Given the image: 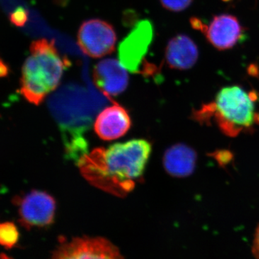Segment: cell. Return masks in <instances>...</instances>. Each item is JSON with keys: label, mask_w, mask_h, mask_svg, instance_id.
Here are the masks:
<instances>
[{"label": "cell", "mask_w": 259, "mask_h": 259, "mask_svg": "<svg viewBox=\"0 0 259 259\" xmlns=\"http://www.w3.org/2000/svg\"><path fill=\"white\" fill-rule=\"evenodd\" d=\"M28 13L22 7L17 8L10 15V21L18 27H23L28 20Z\"/></svg>", "instance_id": "obj_18"}, {"label": "cell", "mask_w": 259, "mask_h": 259, "mask_svg": "<svg viewBox=\"0 0 259 259\" xmlns=\"http://www.w3.org/2000/svg\"><path fill=\"white\" fill-rule=\"evenodd\" d=\"M247 72L248 75L253 77L259 78V66L257 64L253 63L250 64L248 66V69H247Z\"/></svg>", "instance_id": "obj_21"}, {"label": "cell", "mask_w": 259, "mask_h": 259, "mask_svg": "<svg viewBox=\"0 0 259 259\" xmlns=\"http://www.w3.org/2000/svg\"><path fill=\"white\" fill-rule=\"evenodd\" d=\"M222 1L226 2V3H227V2H230L231 1V0H222Z\"/></svg>", "instance_id": "obj_24"}, {"label": "cell", "mask_w": 259, "mask_h": 259, "mask_svg": "<svg viewBox=\"0 0 259 259\" xmlns=\"http://www.w3.org/2000/svg\"><path fill=\"white\" fill-rule=\"evenodd\" d=\"M93 79L97 88L109 99L124 93L129 83L127 70L115 59H105L97 63L94 68Z\"/></svg>", "instance_id": "obj_9"}, {"label": "cell", "mask_w": 259, "mask_h": 259, "mask_svg": "<svg viewBox=\"0 0 259 259\" xmlns=\"http://www.w3.org/2000/svg\"><path fill=\"white\" fill-rule=\"evenodd\" d=\"M153 38L152 23L148 20H144L136 24L120 42L118 48L119 60L130 72H139Z\"/></svg>", "instance_id": "obj_7"}, {"label": "cell", "mask_w": 259, "mask_h": 259, "mask_svg": "<svg viewBox=\"0 0 259 259\" xmlns=\"http://www.w3.org/2000/svg\"><path fill=\"white\" fill-rule=\"evenodd\" d=\"M215 112V103L214 102L203 104L200 108L194 110L192 112V119L200 124H209L211 118Z\"/></svg>", "instance_id": "obj_15"}, {"label": "cell", "mask_w": 259, "mask_h": 259, "mask_svg": "<svg viewBox=\"0 0 259 259\" xmlns=\"http://www.w3.org/2000/svg\"><path fill=\"white\" fill-rule=\"evenodd\" d=\"M208 155L214 158L219 163L220 166L222 167L229 164L233 159V153L228 150H219V151H214L212 153H209Z\"/></svg>", "instance_id": "obj_17"}, {"label": "cell", "mask_w": 259, "mask_h": 259, "mask_svg": "<svg viewBox=\"0 0 259 259\" xmlns=\"http://www.w3.org/2000/svg\"><path fill=\"white\" fill-rule=\"evenodd\" d=\"M49 106L62 135L66 156L78 163L89 153L86 134L93 125L97 107L84 97L68 93L55 95Z\"/></svg>", "instance_id": "obj_3"}, {"label": "cell", "mask_w": 259, "mask_h": 259, "mask_svg": "<svg viewBox=\"0 0 259 259\" xmlns=\"http://www.w3.org/2000/svg\"><path fill=\"white\" fill-rule=\"evenodd\" d=\"M214 117L221 131L230 137H236L248 131L254 122V105L248 93L241 87L223 88L216 96Z\"/></svg>", "instance_id": "obj_4"}, {"label": "cell", "mask_w": 259, "mask_h": 259, "mask_svg": "<svg viewBox=\"0 0 259 259\" xmlns=\"http://www.w3.org/2000/svg\"><path fill=\"white\" fill-rule=\"evenodd\" d=\"M198 58V48L188 35H177L167 44L165 59L171 69H190L197 63Z\"/></svg>", "instance_id": "obj_12"}, {"label": "cell", "mask_w": 259, "mask_h": 259, "mask_svg": "<svg viewBox=\"0 0 259 259\" xmlns=\"http://www.w3.org/2000/svg\"><path fill=\"white\" fill-rule=\"evenodd\" d=\"M193 0H160L162 6L171 12H181L187 9Z\"/></svg>", "instance_id": "obj_16"}, {"label": "cell", "mask_w": 259, "mask_h": 259, "mask_svg": "<svg viewBox=\"0 0 259 259\" xmlns=\"http://www.w3.org/2000/svg\"><path fill=\"white\" fill-rule=\"evenodd\" d=\"M151 144L135 139L107 148H97L78 162L81 175L97 188L124 197L142 180Z\"/></svg>", "instance_id": "obj_1"}, {"label": "cell", "mask_w": 259, "mask_h": 259, "mask_svg": "<svg viewBox=\"0 0 259 259\" xmlns=\"http://www.w3.org/2000/svg\"><path fill=\"white\" fill-rule=\"evenodd\" d=\"M244 28L236 17L222 14L213 18L203 33L213 47L224 51L234 47L241 40Z\"/></svg>", "instance_id": "obj_10"}, {"label": "cell", "mask_w": 259, "mask_h": 259, "mask_svg": "<svg viewBox=\"0 0 259 259\" xmlns=\"http://www.w3.org/2000/svg\"><path fill=\"white\" fill-rule=\"evenodd\" d=\"M70 61L61 56L54 40L40 39L32 42L30 56L22 70L20 91L30 103L37 105L56 90Z\"/></svg>", "instance_id": "obj_2"}, {"label": "cell", "mask_w": 259, "mask_h": 259, "mask_svg": "<svg viewBox=\"0 0 259 259\" xmlns=\"http://www.w3.org/2000/svg\"><path fill=\"white\" fill-rule=\"evenodd\" d=\"M131 119L128 112L118 103L104 109L94 123L95 133L104 141H112L122 137L128 131Z\"/></svg>", "instance_id": "obj_11"}, {"label": "cell", "mask_w": 259, "mask_h": 259, "mask_svg": "<svg viewBox=\"0 0 259 259\" xmlns=\"http://www.w3.org/2000/svg\"><path fill=\"white\" fill-rule=\"evenodd\" d=\"M252 252H253V254L255 258H259V225L256 231H255Z\"/></svg>", "instance_id": "obj_20"}, {"label": "cell", "mask_w": 259, "mask_h": 259, "mask_svg": "<svg viewBox=\"0 0 259 259\" xmlns=\"http://www.w3.org/2000/svg\"><path fill=\"white\" fill-rule=\"evenodd\" d=\"M20 239L18 226L11 221L0 222V245L8 249L14 248Z\"/></svg>", "instance_id": "obj_14"}, {"label": "cell", "mask_w": 259, "mask_h": 259, "mask_svg": "<svg viewBox=\"0 0 259 259\" xmlns=\"http://www.w3.org/2000/svg\"><path fill=\"white\" fill-rule=\"evenodd\" d=\"M190 24L194 30H199L202 33H203L204 30H205L206 27H207V25H205L201 19L196 18V17H192L190 19Z\"/></svg>", "instance_id": "obj_19"}, {"label": "cell", "mask_w": 259, "mask_h": 259, "mask_svg": "<svg viewBox=\"0 0 259 259\" xmlns=\"http://www.w3.org/2000/svg\"><path fill=\"white\" fill-rule=\"evenodd\" d=\"M53 258L115 259L122 256L118 248L108 240L100 237H83L73 238L70 241L63 238L53 252Z\"/></svg>", "instance_id": "obj_8"}, {"label": "cell", "mask_w": 259, "mask_h": 259, "mask_svg": "<svg viewBox=\"0 0 259 259\" xmlns=\"http://www.w3.org/2000/svg\"><path fill=\"white\" fill-rule=\"evenodd\" d=\"M117 35L111 24L100 19H90L81 24L77 34L78 45L90 57L97 59L112 54Z\"/></svg>", "instance_id": "obj_6"}, {"label": "cell", "mask_w": 259, "mask_h": 259, "mask_svg": "<svg viewBox=\"0 0 259 259\" xmlns=\"http://www.w3.org/2000/svg\"><path fill=\"white\" fill-rule=\"evenodd\" d=\"M7 74V68L6 66L4 64V63L0 61V77L1 76H4Z\"/></svg>", "instance_id": "obj_22"}, {"label": "cell", "mask_w": 259, "mask_h": 259, "mask_svg": "<svg viewBox=\"0 0 259 259\" xmlns=\"http://www.w3.org/2000/svg\"><path fill=\"white\" fill-rule=\"evenodd\" d=\"M254 122L255 123L258 124V125H259V112H258V113H255Z\"/></svg>", "instance_id": "obj_23"}, {"label": "cell", "mask_w": 259, "mask_h": 259, "mask_svg": "<svg viewBox=\"0 0 259 259\" xmlns=\"http://www.w3.org/2000/svg\"><path fill=\"white\" fill-rule=\"evenodd\" d=\"M19 221L26 229L47 228L54 222L56 216L55 199L47 192L32 190L15 197Z\"/></svg>", "instance_id": "obj_5"}, {"label": "cell", "mask_w": 259, "mask_h": 259, "mask_svg": "<svg viewBox=\"0 0 259 259\" xmlns=\"http://www.w3.org/2000/svg\"><path fill=\"white\" fill-rule=\"evenodd\" d=\"M167 173L175 177H186L192 175L195 168L197 153L185 144H176L168 148L163 158Z\"/></svg>", "instance_id": "obj_13"}]
</instances>
